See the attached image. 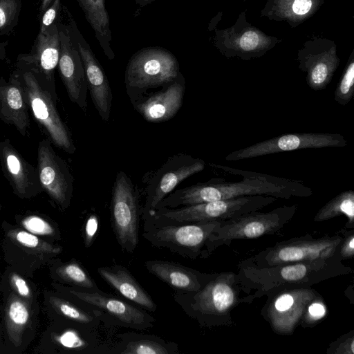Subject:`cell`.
Wrapping results in <instances>:
<instances>
[{"label": "cell", "instance_id": "23", "mask_svg": "<svg viewBox=\"0 0 354 354\" xmlns=\"http://www.w3.org/2000/svg\"><path fill=\"white\" fill-rule=\"evenodd\" d=\"M118 341L112 344L107 354H178L176 343L167 342L154 335L129 331L117 335Z\"/></svg>", "mask_w": 354, "mask_h": 354}, {"label": "cell", "instance_id": "1", "mask_svg": "<svg viewBox=\"0 0 354 354\" xmlns=\"http://www.w3.org/2000/svg\"><path fill=\"white\" fill-rule=\"evenodd\" d=\"M209 165L243 178L237 182H228L223 178H212L205 183H198L176 189L163 198L156 209L161 207L176 208L249 196H270L277 198L289 199L295 196L308 197L313 194V190L299 180L218 164Z\"/></svg>", "mask_w": 354, "mask_h": 354}, {"label": "cell", "instance_id": "27", "mask_svg": "<svg viewBox=\"0 0 354 354\" xmlns=\"http://www.w3.org/2000/svg\"><path fill=\"white\" fill-rule=\"evenodd\" d=\"M50 301L60 315L76 325L98 330L100 324L103 323L97 313L82 306H78L57 297H51Z\"/></svg>", "mask_w": 354, "mask_h": 354}, {"label": "cell", "instance_id": "22", "mask_svg": "<svg viewBox=\"0 0 354 354\" xmlns=\"http://www.w3.org/2000/svg\"><path fill=\"white\" fill-rule=\"evenodd\" d=\"M97 272L107 284L124 298L145 310H156V304L126 267L114 264L100 267Z\"/></svg>", "mask_w": 354, "mask_h": 354}, {"label": "cell", "instance_id": "14", "mask_svg": "<svg viewBox=\"0 0 354 354\" xmlns=\"http://www.w3.org/2000/svg\"><path fill=\"white\" fill-rule=\"evenodd\" d=\"M74 35L83 62L84 72L93 103L101 119L107 122L110 118L113 94L102 66L89 44L77 28L75 21L66 6H62Z\"/></svg>", "mask_w": 354, "mask_h": 354}, {"label": "cell", "instance_id": "30", "mask_svg": "<svg viewBox=\"0 0 354 354\" xmlns=\"http://www.w3.org/2000/svg\"><path fill=\"white\" fill-rule=\"evenodd\" d=\"M8 236L19 245L37 252L56 255L62 250L61 247L49 244L28 231L12 230L8 232Z\"/></svg>", "mask_w": 354, "mask_h": 354}, {"label": "cell", "instance_id": "43", "mask_svg": "<svg viewBox=\"0 0 354 354\" xmlns=\"http://www.w3.org/2000/svg\"><path fill=\"white\" fill-rule=\"evenodd\" d=\"M54 0H41L39 10L41 12H44L48 6L53 3Z\"/></svg>", "mask_w": 354, "mask_h": 354}, {"label": "cell", "instance_id": "44", "mask_svg": "<svg viewBox=\"0 0 354 354\" xmlns=\"http://www.w3.org/2000/svg\"><path fill=\"white\" fill-rule=\"evenodd\" d=\"M136 3L140 7L146 6L156 0H134Z\"/></svg>", "mask_w": 354, "mask_h": 354}, {"label": "cell", "instance_id": "32", "mask_svg": "<svg viewBox=\"0 0 354 354\" xmlns=\"http://www.w3.org/2000/svg\"><path fill=\"white\" fill-rule=\"evenodd\" d=\"M354 95V62L347 66L334 92L335 102L341 105H346Z\"/></svg>", "mask_w": 354, "mask_h": 354}, {"label": "cell", "instance_id": "39", "mask_svg": "<svg viewBox=\"0 0 354 354\" xmlns=\"http://www.w3.org/2000/svg\"><path fill=\"white\" fill-rule=\"evenodd\" d=\"M339 255L343 259H350L354 254V234L350 232L347 236L342 241L339 245Z\"/></svg>", "mask_w": 354, "mask_h": 354}, {"label": "cell", "instance_id": "6", "mask_svg": "<svg viewBox=\"0 0 354 354\" xmlns=\"http://www.w3.org/2000/svg\"><path fill=\"white\" fill-rule=\"evenodd\" d=\"M234 277L232 273L219 274L198 291L174 292V299L189 317L201 324H208L211 318L224 315L235 304Z\"/></svg>", "mask_w": 354, "mask_h": 354}, {"label": "cell", "instance_id": "38", "mask_svg": "<svg viewBox=\"0 0 354 354\" xmlns=\"http://www.w3.org/2000/svg\"><path fill=\"white\" fill-rule=\"evenodd\" d=\"M259 36L254 31L245 32L239 39V46L244 50H254L259 46Z\"/></svg>", "mask_w": 354, "mask_h": 354}, {"label": "cell", "instance_id": "41", "mask_svg": "<svg viewBox=\"0 0 354 354\" xmlns=\"http://www.w3.org/2000/svg\"><path fill=\"white\" fill-rule=\"evenodd\" d=\"M311 6V0H295L292 4V10L296 15H303L310 10Z\"/></svg>", "mask_w": 354, "mask_h": 354}, {"label": "cell", "instance_id": "4", "mask_svg": "<svg viewBox=\"0 0 354 354\" xmlns=\"http://www.w3.org/2000/svg\"><path fill=\"white\" fill-rule=\"evenodd\" d=\"M276 200L277 198L270 196H243L176 208L161 207L155 209L149 216L176 223L221 221L258 211Z\"/></svg>", "mask_w": 354, "mask_h": 354}, {"label": "cell", "instance_id": "2", "mask_svg": "<svg viewBox=\"0 0 354 354\" xmlns=\"http://www.w3.org/2000/svg\"><path fill=\"white\" fill-rule=\"evenodd\" d=\"M221 221L176 223L149 216L143 220L142 236L151 245L166 248L183 257L205 258L209 256V238Z\"/></svg>", "mask_w": 354, "mask_h": 354}, {"label": "cell", "instance_id": "5", "mask_svg": "<svg viewBox=\"0 0 354 354\" xmlns=\"http://www.w3.org/2000/svg\"><path fill=\"white\" fill-rule=\"evenodd\" d=\"M297 207V205L283 206L269 212L256 211L222 221L209 238L208 255L219 245L234 240L257 239L277 233L293 217Z\"/></svg>", "mask_w": 354, "mask_h": 354}, {"label": "cell", "instance_id": "42", "mask_svg": "<svg viewBox=\"0 0 354 354\" xmlns=\"http://www.w3.org/2000/svg\"><path fill=\"white\" fill-rule=\"evenodd\" d=\"M8 41L0 42V60L6 57V47Z\"/></svg>", "mask_w": 354, "mask_h": 354}, {"label": "cell", "instance_id": "33", "mask_svg": "<svg viewBox=\"0 0 354 354\" xmlns=\"http://www.w3.org/2000/svg\"><path fill=\"white\" fill-rule=\"evenodd\" d=\"M21 224L26 231L35 235L53 236L55 234L54 227L39 216H26L22 220Z\"/></svg>", "mask_w": 354, "mask_h": 354}, {"label": "cell", "instance_id": "13", "mask_svg": "<svg viewBox=\"0 0 354 354\" xmlns=\"http://www.w3.org/2000/svg\"><path fill=\"white\" fill-rule=\"evenodd\" d=\"M64 16L67 23L62 21L61 16L57 22L60 40L59 75L71 102L85 111L87 108L88 87L84 68L65 13Z\"/></svg>", "mask_w": 354, "mask_h": 354}, {"label": "cell", "instance_id": "26", "mask_svg": "<svg viewBox=\"0 0 354 354\" xmlns=\"http://www.w3.org/2000/svg\"><path fill=\"white\" fill-rule=\"evenodd\" d=\"M5 319L8 337L18 347L21 344L24 331L30 319L27 303L18 296L11 295L5 309Z\"/></svg>", "mask_w": 354, "mask_h": 354}, {"label": "cell", "instance_id": "7", "mask_svg": "<svg viewBox=\"0 0 354 354\" xmlns=\"http://www.w3.org/2000/svg\"><path fill=\"white\" fill-rule=\"evenodd\" d=\"M139 193L130 178L122 171L115 177L111 201L113 232L123 252L131 254L139 241L142 207Z\"/></svg>", "mask_w": 354, "mask_h": 354}, {"label": "cell", "instance_id": "40", "mask_svg": "<svg viewBox=\"0 0 354 354\" xmlns=\"http://www.w3.org/2000/svg\"><path fill=\"white\" fill-rule=\"evenodd\" d=\"M334 353L338 354H353L354 353V337L352 335L344 339L338 346L335 348Z\"/></svg>", "mask_w": 354, "mask_h": 354}, {"label": "cell", "instance_id": "12", "mask_svg": "<svg viewBox=\"0 0 354 354\" xmlns=\"http://www.w3.org/2000/svg\"><path fill=\"white\" fill-rule=\"evenodd\" d=\"M346 145L347 140L339 133H286L234 151L227 155L225 159L236 161L303 149L344 147Z\"/></svg>", "mask_w": 354, "mask_h": 354}, {"label": "cell", "instance_id": "34", "mask_svg": "<svg viewBox=\"0 0 354 354\" xmlns=\"http://www.w3.org/2000/svg\"><path fill=\"white\" fill-rule=\"evenodd\" d=\"M61 11V0H54L50 6L43 12L39 31H45L53 24L56 23L60 17Z\"/></svg>", "mask_w": 354, "mask_h": 354}, {"label": "cell", "instance_id": "19", "mask_svg": "<svg viewBox=\"0 0 354 354\" xmlns=\"http://www.w3.org/2000/svg\"><path fill=\"white\" fill-rule=\"evenodd\" d=\"M146 270L170 286L174 292H193L201 290L212 277L171 261L153 259L144 263Z\"/></svg>", "mask_w": 354, "mask_h": 354}, {"label": "cell", "instance_id": "9", "mask_svg": "<svg viewBox=\"0 0 354 354\" xmlns=\"http://www.w3.org/2000/svg\"><path fill=\"white\" fill-rule=\"evenodd\" d=\"M63 292L80 302L81 306L97 313L106 326L143 330L153 327L155 318L126 301L110 294L62 288Z\"/></svg>", "mask_w": 354, "mask_h": 354}, {"label": "cell", "instance_id": "25", "mask_svg": "<svg viewBox=\"0 0 354 354\" xmlns=\"http://www.w3.org/2000/svg\"><path fill=\"white\" fill-rule=\"evenodd\" d=\"M331 258L263 268L262 271L271 277L276 276L277 282L304 283L310 281L311 277H315V272H326V268L333 266L328 263Z\"/></svg>", "mask_w": 354, "mask_h": 354}, {"label": "cell", "instance_id": "29", "mask_svg": "<svg viewBox=\"0 0 354 354\" xmlns=\"http://www.w3.org/2000/svg\"><path fill=\"white\" fill-rule=\"evenodd\" d=\"M55 271L60 279L76 289L89 292L102 291L88 272L76 261L59 265Z\"/></svg>", "mask_w": 354, "mask_h": 354}, {"label": "cell", "instance_id": "36", "mask_svg": "<svg viewBox=\"0 0 354 354\" xmlns=\"http://www.w3.org/2000/svg\"><path fill=\"white\" fill-rule=\"evenodd\" d=\"M99 227V220L97 215L91 214L86 218L84 229L83 239L84 245L86 248H90L97 236Z\"/></svg>", "mask_w": 354, "mask_h": 354}, {"label": "cell", "instance_id": "3", "mask_svg": "<svg viewBox=\"0 0 354 354\" xmlns=\"http://www.w3.org/2000/svg\"><path fill=\"white\" fill-rule=\"evenodd\" d=\"M180 74L178 62L169 50L158 46L144 48L134 53L127 65V93L134 104L149 89L165 86Z\"/></svg>", "mask_w": 354, "mask_h": 354}, {"label": "cell", "instance_id": "37", "mask_svg": "<svg viewBox=\"0 0 354 354\" xmlns=\"http://www.w3.org/2000/svg\"><path fill=\"white\" fill-rule=\"evenodd\" d=\"M11 285L21 298L30 299L31 290L26 281L20 275L12 273L10 277Z\"/></svg>", "mask_w": 354, "mask_h": 354}, {"label": "cell", "instance_id": "24", "mask_svg": "<svg viewBox=\"0 0 354 354\" xmlns=\"http://www.w3.org/2000/svg\"><path fill=\"white\" fill-rule=\"evenodd\" d=\"M84 17L95 32L104 55L109 60L115 58L111 47L112 41L110 19L105 6V0H76Z\"/></svg>", "mask_w": 354, "mask_h": 354}, {"label": "cell", "instance_id": "28", "mask_svg": "<svg viewBox=\"0 0 354 354\" xmlns=\"http://www.w3.org/2000/svg\"><path fill=\"white\" fill-rule=\"evenodd\" d=\"M344 215L347 218L346 227L354 225V192L351 189L342 192L325 204L315 214L314 221L322 222Z\"/></svg>", "mask_w": 354, "mask_h": 354}, {"label": "cell", "instance_id": "8", "mask_svg": "<svg viewBox=\"0 0 354 354\" xmlns=\"http://www.w3.org/2000/svg\"><path fill=\"white\" fill-rule=\"evenodd\" d=\"M17 75L32 114L44 127L50 140L66 152L75 153L76 149L71 134L55 106L57 97L32 71L20 69Z\"/></svg>", "mask_w": 354, "mask_h": 354}, {"label": "cell", "instance_id": "17", "mask_svg": "<svg viewBox=\"0 0 354 354\" xmlns=\"http://www.w3.org/2000/svg\"><path fill=\"white\" fill-rule=\"evenodd\" d=\"M317 298L316 292L308 288H295L281 292L268 308V316L274 330L289 334L301 321L308 304Z\"/></svg>", "mask_w": 354, "mask_h": 354}, {"label": "cell", "instance_id": "21", "mask_svg": "<svg viewBox=\"0 0 354 354\" xmlns=\"http://www.w3.org/2000/svg\"><path fill=\"white\" fill-rule=\"evenodd\" d=\"M28 105L17 73L8 82L0 80V118L15 125L23 136L30 127Z\"/></svg>", "mask_w": 354, "mask_h": 354}, {"label": "cell", "instance_id": "10", "mask_svg": "<svg viewBox=\"0 0 354 354\" xmlns=\"http://www.w3.org/2000/svg\"><path fill=\"white\" fill-rule=\"evenodd\" d=\"M205 166L203 160L190 155L178 153L169 157L149 180L141 210L142 221L153 213L157 205L177 185L188 177L203 171Z\"/></svg>", "mask_w": 354, "mask_h": 354}, {"label": "cell", "instance_id": "35", "mask_svg": "<svg viewBox=\"0 0 354 354\" xmlns=\"http://www.w3.org/2000/svg\"><path fill=\"white\" fill-rule=\"evenodd\" d=\"M326 313L325 304L321 301L320 299H315L312 301L306 310L301 321L310 324L322 319Z\"/></svg>", "mask_w": 354, "mask_h": 354}, {"label": "cell", "instance_id": "16", "mask_svg": "<svg viewBox=\"0 0 354 354\" xmlns=\"http://www.w3.org/2000/svg\"><path fill=\"white\" fill-rule=\"evenodd\" d=\"M57 22L58 21L45 31H39L31 51L29 53L20 54L17 58L20 69L32 71L55 97L57 95L54 73L58 66L60 54Z\"/></svg>", "mask_w": 354, "mask_h": 354}, {"label": "cell", "instance_id": "18", "mask_svg": "<svg viewBox=\"0 0 354 354\" xmlns=\"http://www.w3.org/2000/svg\"><path fill=\"white\" fill-rule=\"evenodd\" d=\"M185 92V80L181 73L163 88L144 96L135 103L134 109L149 122H162L171 119L180 110Z\"/></svg>", "mask_w": 354, "mask_h": 354}, {"label": "cell", "instance_id": "15", "mask_svg": "<svg viewBox=\"0 0 354 354\" xmlns=\"http://www.w3.org/2000/svg\"><path fill=\"white\" fill-rule=\"evenodd\" d=\"M37 160L41 186L61 208H66L73 195L74 182L66 162L55 152L48 140L39 142Z\"/></svg>", "mask_w": 354, "mask_h": 354}, {"label": "cell", "instance_id": "31", "mask_svg": "<svg viewBox=\"0 0 354 354\" xmlns=\"http://www.w3.org/2000/svg\"><path fill=\"white\" fill-rule=\"evenodd\" d=\"M21 7V0H0V35L10 33L17 25Z\"/></svg>", "mask_w": 354, "mask_h": 354}, {"label": "cell", "instance_id": "20", "mask_svg": "<svg viewBox=\"0 0 354 354\" xmlns=\"http://www.w3.org/2000/svg\"><path fill=\"white\" fill-rule=\"evenodd\" d=\"M0 160L5 176L18 195L28 196L39 189L37 171L20 156L9 140L0 143Z\"/></svg>", "mask_w": 354, "mask_h": 354}, {"label": "cell", "instance_id": "11", "mask_svg": "<svg viewBox=\"0 0 354 354\" xmlns=\"http://www.w3.org/2000/svg\"><path fill=\"white\" fill-rule=\"evenodd\" d=\"M343 238L339 235L319 239L299 237L277 243L259 254L258 262L261 268L277 266L291 263L324 259L335 255Z\"/></svg>", "mask_w": 354, "mask_h": 354}]
</instances>
